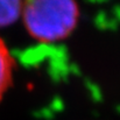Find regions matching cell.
<instances>
[{
  "mask_svg": "<svg viewBox=\"0 0 120 120\" xmlns=\"http://www.w3.org/2000/svg\"><path fill=\"white\" fill-rule=\"evenodd\" d=\"M23 1L19 0H0V28L13 25L21 19Z\"/></svg>",
  "mask_w": 120,
  "mask_h": 120,
  "instance_id": "3",
  "label": "cell"
},
{
  "mask_svg": "<svg viewBox=\"0 0 120 120\" xmlns=\"http://www.w3.org/2000/svg\"><path fill=\"white\" fill-rule=\"evenodd\" d=\"M79 18V6L72 0L23 1L21 16L30 38L43 43L69 38L76 29Z\"/></svg>",
  "mask_w": 120,
  "mask_h": 120,
  "instance_id": "1",
  "label": "cell"
},
{
  "mask_svg": "<svg viewBox=\"0 0 120 120\" xmlns=\"http://www.w3.org/2000/svg\"><path fill=\"white\" fill-rule=\"evenodd\" d=\"M14 58L6 43L0 39V101L8 91L13 82Z\"/></svg>",
  "mask_w": 120,
  "mask_h": 120,
  "instance_id": "2",
  "label": "cell"
}]
</instances>
